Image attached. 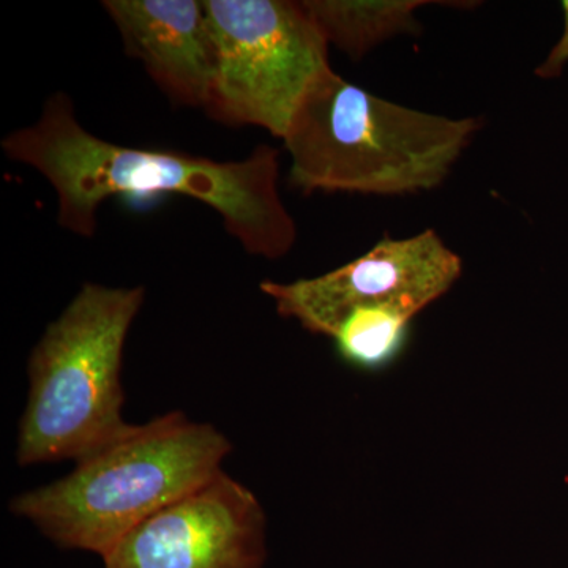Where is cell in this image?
<instances>
[{"label":"cell","mask_w":568,"mask_h":568,"mask_svg":"<svg viewBox=\"0 0 568 568\" xmlns=\"http://www.w3.org/2000/svg\"><path fill=\"white\" fill-rule=\"evenodd\" d=\"M0 145L11 162L28 164L51 183L59 226L80 237L95 235L97 213L108 197L179 194L219 213L227 233L254 256L280 260L297 241L295 220L280 196V152L272 145H257L237 162H216L114 144L81 125L63 92L48 97L39 119Z\"/></svg>","instance_id":"cell-1"},{"label":"cell","mask_w":568,"mask_h":568,"mask_svg":"<svg viewBox=\"0 0 568 568\" xmlns=\"http://www.w3.org/2000/svg\"><path fill=\"white\" fill-rule=\"evenodd\" d=\"M478 130V119L403 106L328 69L284 134L290 182L304 194L432 192L446 182Z\"/></svg>","instance_id":"cell-2"},{"label":"cell","mask_w":568,"mask_h":568,"mask_svg":"<svg viewBox=\"0 0 568 568\" xmlns=\"http://www.w3.org/2000/svg\"><path fill=\"white\" fill-rule=\"evenodd\" d=\"M231 450L215 426L168 413L129 424L69 476L18 496L11 511L54 544L103 559L142 521L223 473Z\"/></svg>","instance_id":"cell-3"},{"label":"cell","mask_w":568,"mask_h":568,"mask_svg":"<svg viewBox=\"0 0 568 568\" xmlns=\"http://www.w3.org/2000/svg\"><path fill=\"white\" fill-rule=\"evenodd\" d=\"M144 286L82 284L29 358L18 432L21 466L84 458L129 426L122 417L123 347Z\"/></svg>","instance_id":"cell-4"},{"label":"cell","mask_w":568,"mask_h":568,"mask_svg":"<svg viewBox=\"0 0 568 568\" xmlns=\"http://www.w3.org/2000/svg\"><path fill=\"white\" fill-rule=\"evenodd\" d=\"M216 44L205 112L226 125L261 126L283 140L306 92L332 69L328 43L304 2L204 0Z\"/></svg>","instance_id":"cell-5"},{"label":"cell","mask_w":568,"mask_h":568,"mask_svg":"<svg viewBox=\"0 0 568 568\" xmlns=\"http://www.w3.org/2000/svg\"><path fill=\"white\" fill-rule=\"evenodd\" d=\"M463 260L433 230L406 239L384 235L372 250L315 278L263 282L276 312L315 335L334 336L353 310L388 306L410 317L452 290Z\"/></svg>","instance_id":"cell-6"},{"label":"cell","mask_w":568,"mask_h":568,"mask_svg":"<svg viewBox=\"0 0 568 568\" xmlns=\"http://www.w3.org/2000/svg\"><path fill=\"white\" fill-rule=\"evenodd\" d=\"M265 515L241 481L220 473L142 521L104 568H264Z\"/></svg>","instance_id":"cell-7"},{"label":"cell","mask_w":568,"mask_h":568,"mask_svg":"<svg viewBox=\"0 0 568 568\" xmlns=\"http://www.w3.org/2000/svg\"><path fill=\"white\" fill-rule=\"evenodd\" d=\"M123 50L142 63L164 95L205 111L216 77V44L204 2L104 0Z\"/></svg>","instance_id":"cell-8"},{"label":"cell","mask_w":568,"mask_h":568,"mask_svg":"<svg viewBox=\"0 0 568 568\" xmlns=\"http://www.w3.org/2000/svg\"><path fill=\"white\" fill-rule=\"evenodd\" d=\"M328 44L361 61L377 44L417 36L424 0H302Z\"/></svg>","instance_id":"cell-9"},{"label":"cell","mask_w":568,"mask_h":568,"mask_svg":"<svg viewBox=\"0 0 568 568\" xmlns=\"http://www.w3.org/2000/svg\"><path fill=\"white\" fill-rule=\"evenodd\" d=\"M413 320L388 306L353 310L332 336L336 354L347 365L364 372L387 368L405 349Z\"/></svg>","instance_id":"cell-10"},{"label":"cell","mask_w":568,"mask_h":568,"mask_svg":"<svg viewBox=\"0 0 568 568\" xmlns=\"http://www.w3.org/2000/svg\"><path fill=\"white\" fill-rule=\"evenodd\" d=\"M564 32L556 47L549 51L547 59L537 67L536 73L540 78H556L562 73L564 67L568 63V0L562 2Z\"/></svg>","instance_id":"cell-11"}]
</instances>
